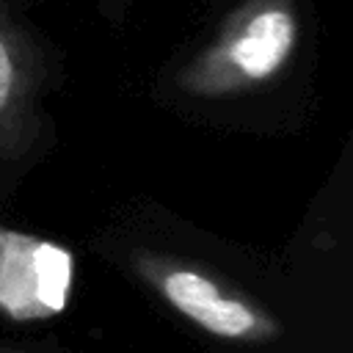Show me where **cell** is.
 Wrapping results in <instances>:
<instances>
[{
    "mask_svg": "<svg viewBox=\"0 0 353 353\" xmlns=\"http://www.w3.org/2000/svg\"><path fill=\"white\" fill-rule=\"evenodd\" d=\"M160 290L165 301L190 317L196 325L221 339H254L265 334L262 317L243 301L226 295L215 281L196 270H168L160 276Z\"/></svg>",
    "mask_w": 353,
    "mask_h": 353,
    "instance_id": "cell-2",
    "label": "cell"
},
{
    "mask_svg": "<svg viewBox=\"0 0 353 353\" xmlns=\"http://www.w3.org/2000/svg\"><path fill=\"white\" fill-rule=\"evenodd\" d=\"M292 39H295L292 17L287 11L270 8L248 22V28L232 41L229 55L243 74L259 80L281 66V61L292 50Z\"/></svg>",
    "mask_w": 353,
    "mask_h": 353,
    "instance_id": "cell-3",
    "label": "cell"
},
{
    "mask_svg": "<svg viewBox=\"0 0 353 353\" xmlns=\"http://www.w3.org/2000/svg\"><path fill=\"white\" fill-rule=\"evenodd\" d=\"M72 284L66 248L0 229V309L17 320H36L63 309Z\"/></svg>",
    "mask_w": 353,
    "mask_h": 353,
    "instance_id": "cell-1",
    "label": "cell"
},
{
    "mask_svg": "<svg viewBox=\"0 0 353 353\" xmlns=\"http://www.w3.org/2000/svg\"><path fill=\"white\" fill-rule=\"evenodd\" d=\"M11 85H14V63H11V55H8L6 44H3V39H0V110L8 102Z\"/></svg>",
    "mask_w": 353,
    "mask_h": 353,
    "instance_id": "cell-4",
    "label": "cell"
}]
</instances>
